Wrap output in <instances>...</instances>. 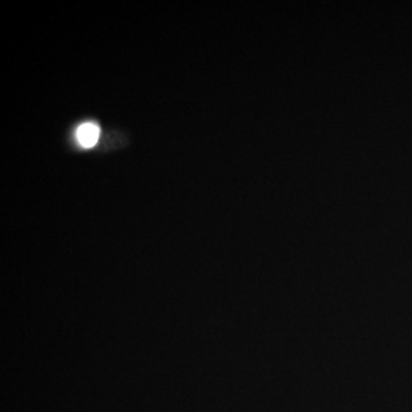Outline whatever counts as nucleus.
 Returning <instances> with one entry per match:
<instances>
[{
    "mask_svg": "<svg viewBox=\"0 0 412 412\" xmlns=\"http://www.w3.org/2000/svg\"><path fill=\"white\" fill-rule=\"evenodd\" d=\"M100 136V127L94 123H84L78 127L77 140L84 148L96 146Z\"/></svg>",
    "mask_w": 412,
    "mask_h": 412,
    "instance_id": "1",
    "label": "nucleus"
}]
</instances>
